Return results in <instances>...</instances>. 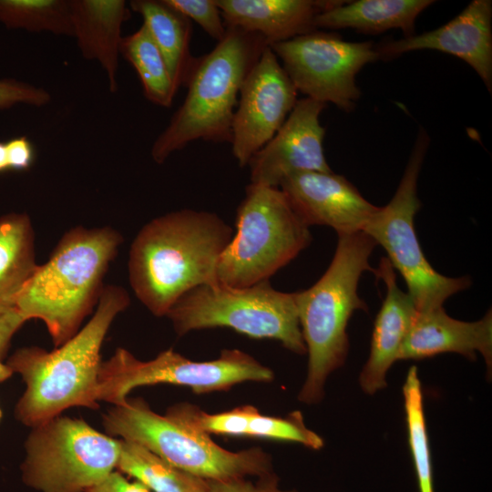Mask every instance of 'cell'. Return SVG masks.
I'll list each match as a JSON object with an SVG mask.
<instances>
[{
	"label": "cell",
	"instance_id": "obj_22",
	"mask_svg": "<svg viewBox=\"0 0 492 492\" xmlns=\"http://www.w3.org/2000/svg\"><path fill=\"white\" fill-rule=\"evenodd\" d=\"M432 0H358L343 1L314 18L315 29L352 28L364 34H380L401 29L404 37L415 35L417 16Z\"/></svg>",
	"mask_w": 492,
	"mask_h": 492
},
{
	"label": "cell",
	"instance_id": "obj_23",
	"mask_svg": "<svg viewBox=\"0 0 492 492\" xmlns=\"http://www.w3.org/2000/svg\"><path fill=\"white\" fill-rule=\"evenodd\" d=\"M128 5L142 17L176 88L185 87L196 61L190 52L191 21L165 0H132Z\"/></svg>",
	"mask_w": 492,
	"mask_h": 492
},
{
	"label": "cell",
	"instance_id": "obj_27",
	"mask_svg": "<svg viewBox=\"0 0 492 492\" xmlns=\"http://www.w3.org/2000/svg\"><path fill=\"white\" fill-rule=\"evenodd\" d=\"M0 23L9 29L73 36L69 0H0Z\"/></svg>",
	"mask_w": 492,
	"mask_h": 492
},
{
	"label": "cell",
	"instance_id": "obj_4",
	"mask_svg": "<svg viewBox=\"0 0 492 492\" xmlns=\"http://www.w3.org/2000/svg\"><path fill=\"white\" fill-rule=\"evenodd\" d=\"M376 242L365 232L338 234L333 258L310 288L295 292L298 318L308 354V368L298 400L319 403L328 376L347 356L346 327L356 310L366 311L357 290L362 273L374 272L369 257Z\"/></svg>",
	"mask_w": 492,
	"mask_h": 492
},
{
	"label": "cell",
	"instance_id": "obj_12",
	"mask_svg": "<svg viewBox=\"0 0 492 492\" xmlns=\"http://www.w3.org/2000/svg\"><path fill=\"white\" fill-rule=\"evenodd\" d=\"M269 46L297 91L346 112L360 98L357 73L380 59L371 41L349 42L337 34L319 30Z\"/></svg>",
	"mask_w": 492,
	"mask_h": 492
},
{
	"label": "cell",
	"instance_id": "obj_1",
	"mask_svg": "<svg viewBox=\"0 0 492 492\" xmlns=\"http://www.w3.org/2000/svg\"><path fill=\"white\" fill-rule=\"evenodd\" d=\"M234 231L216 213L183 209L146 223L128 261L130 286L155 316H166L192 288L217 282L219 260Z\"/></svg>",
	"mask_w": 492,
	"mask_h": 492
},
{
	"label": "cell",
	"instance_id": "obj_15",
	"mask_svg": "<svg viewBox=\"0 0 492 492\" xmlns=\"http://www.w3.org/2000/svg\"><path fill=\"white\" fill-rule=\"evenodd\" d=\"M279 188L307 226H329L337 234L363 231L378 209L349 180L333 171L294 173Z\"/></svg>",
	"mask_w": 492,
	"mask_h": 492
},
{
	"label": "cell",
	"instance_id": "obj_7",
	"mask_svg": "<svg viewBox=\"0 0 492 492\" xmlns=\"http://www.w3.org/2000/svg\"><path fill=\"white\" fill-rule=\"evenodd\" d=\"M110 436L137 443L175 466L205 480L259 477L272 473L270 455L260 447L232 452L210 436L155 413L139 398L113 405L103 415Z\"/></svg>",
	"mask_w": 492,
	"mask_h": 492
},
{
	"label": "cell",
	"instance_id": "obj_17",
	"mask_svg": "<svg viewBox=\"0 0 492 492\" xmlns=\"http://www.w3.org/2000/svg\"><path fill=\"white\" fill-rule=\"evenodd\" d=\"M165 415L209 436L215 434L287 441L313 450L323 446V438L306 426L300 411H293L286 416H272L261 414L253 405H245L210 414L194 405L179 403L170 406Z\"/></svg>",
	"mask_w": 492,
	"mask_h": 492
},
{
	"label": "cell",
	"instance_id": "obj_8",
	"mask_svg": "<svg viewBox=\"0 0 492 492\" xmlns=\"http://www.w3.org/2000/svg\"><path fill=\"white\" fill-rule=\"evenodd\" d=\"M176 333L224 327L254 339L279 341L305 354L295 292L275 290L269 281L244 288L220 282L202 284L184 293L166 314Z\"/></svg>",
	"mask_w": 492,
	"mask_h": 492
},
{
	"label": "cell",
	"instance_id": "obj_10",
	"mask_svg": "<svg viewBox=\"0 0 492 492\" xmlns=\"http://www.w3.org/2000/svg\"><path fill=\"white\" fill-rule=\"evenodd\" d=\"M21 465L22 480L39 492H87L113 472L119 439L84 420L58 415L32 427Z\"/></svg>",
	"mask_w": 492,
	"mask_h": 492
},
{
	"label": "cell",
	"instance_id": "obj_30",
	"mask_svg": "<svg viewBox=\"0 0 492 492\" xmlns=\"http://www.w3.org/2000/svg\"><path fill=\"white\" fill-rule=\"evenodd\" d=\"M50 93L40 87L14 78H0V109L17 104L44 107L51 101Z\"/></svg>",
	"mask_w": 492,
	"mask_h": 492
},
{
	"label": "cell",
	"instance_id": "obj_9",
	"mask_svg": "<svg viewBox=\"0 0 492 492\" xmlns=\"http://www.w3.org/2000/svg\"><path fill=\"white\" fill-rule=\"evenodd\" d=\"M429 143L427 133L421 128L394 197L386 206L378 207L363 230L385 250L420 313L443 307L447 298L471 283L468 277L451 278L435 271L416 236L415 216L421 206L417 180Z\"/></svg>",
	"mask_w": 492,
	"mask_h": 492
},
{
	"label": "cell",
	"instance_id": "obj_11",
	"mask_svg": "<svg viewBox=\"0 0 492 492\" xmlns=\"http://www.w3.org/2000/svg\"><path fill=\"white\" fill-rule=\"evenodd\" d=\"M273 377L272 369L239 349H223L217 359L198 362L172 349L141 361L119 347L100 364L97 399L116 405L123 404L139 386L169 384L190 387L195 394H208L228 391L248 381L267 383Z\"/></svg>",
	"mask_w": 492,
	"mask_h": 492
},
{
	"label": "cell",
	"instance_id": "obj_2",
	"mask_svg": "<svg viewBox=\"0 0 492 492\" xmlns=\"http://www.w3.org/2000/svg\"><path fill=\"white\" fill-rule=\"evenodd\" d=\"M129 303L124 288L104 286L91 319L66 343L50 352L23 347L8 358L7 367L26 384L15 409L19 422L34 427L71 407L99 406L100 349L111 323Z\"/></svg>",
	"mask_w": 492,
	"mask_h": 492
},
{
	"label": "cell",
	"instance_id": "obj_21",
	"mask_svg": "<svg viewBox=\"0 0 492 492\" xmlns=\"http://www.w3.org/2000/svg\"><path fill=\"white\" fill-rule=\"evenodd\" d=\"M73 37L84 58L99 63L109 90H118L117 73L123 24L131 16L124 0H69Z\"/></svg>",
	"mask_w": 492,
	"mask_h": 492
},
{
	"label": "cell",
	"instance_id": "obj_19",
	"mask_svg": "<svg viewBox=\"0 0 492 492\" xmlns=\"http://www.w3.org/2000/svg\"><path fill=\"white\" fill-rule=\"evenodd\" d=\"M374 272L384 281L386 294L374 321L370 354L359 376L361 388L368 395L387 385V372L398 361L400 349L416 313L411 296L399 289L387 258L381 259Z\"/></svg>",
	"mask_w": 492,
	"mask_h": 492
},
{
	"label": "cell",
	"instance_id": "obj_6",
	"mask_svg": "<svg viewBox=\"0 0 492 492\" xmlns=\"http://www.w3.org/2000/svg\"><path fill=\"white\" fill-rule=\"evenodd\" d=\"M235 226L216 270L218 282L229 287L269 281L312 241L309 226L280 188L250 183L237 209Z\"/></svg>",
	"mask_w": 492,
	"mask_h": 492
},
{
	"label": "cell",
	"instance_id": "obj_16",
	"mask_svg": "<svg viewBox=\"0 0 492 492\" xmlns=\"http://www.w3.org/2000/svg\"><path fill=\"white\" fill-rule=\"evenodd\" d=\"M492 2L473 0L446 25L420 35L375 45L380 59L406 52L432 49L453 55L467 63L492 90Z\"/></svg>",
	"mask_w": 492,
	"mask_h": 492
},
{
	"label": "cell",
	"instance_id": "obj_35",
	"mask_svg": "<svg viewBox=\"0 0 492 492\" xmlns=\"http://www.w3.org/2000/svg\"><path fill=\"white\" fill-rule=\"evenodd\" d=\"M9 169L5 143L0 141V172Z\"/></svg>",
	"mask_w": 492,
	"mask_h": 492
},
{
	"label": "cell",
	"instance_id": "obj_33",
	"mask_svg": "<svg viewBox=\"0 0 492 492\" xmlns=\"http://www.w3.org/2000/svg\"><path fill=\"white\" fill-rule=\"evenodd\" d=\"M26 322L15 306L0 308V362L5 357L13 336Z\"/></svg>",
	"mask_w": 492,
	"mask_h": 492
},
{
	"label": "cell",
	"instance_id": "obj_36",
	"mask_svg": "<svg viewBox=\"0 0 492 492\" xmlns=\"http://www.w3.org/2000/svg\"><path fill=\"white\" fill-rule=\"evenodd\" d=\"M12 374L13 373L7 367V365L0 362V382H3L4 380L9 378ZM1 417H2V411L0 410V420H1Z\"/></svg>",
	"mask_w": 492,
	"mask_h": 492
},
{
	"label": "cell",
	"instance_id": "obj_25",
	"mask_svg": "<svg viewBox=\"0 0 492 492\" xmlns=\"http://www.w3.org/2000/svg\"><path fill=\"white\" fill-rule=\"evenodd\" d=\"M116 469L151 492H208L209 482L169 463L146 447L119 439Z\"/></svg>",
	"mask_w": 492,
	"mask_h": 492
},
{
	"label": "cell",
	"instance_id": "obj_32",
	"mask_svg": "<svg viewBox=\"0 0 492 492\" xmlns=\"http://www.w3.org/2000/svg\"><path fill=\"white\" fill-rule=\"evenodd\" d=\"M9 169L25 170L30 168L35 159L32 142L26 136H20L5 143Z\"/></svg>",
	"mask_w": 492,
	"mask_h": 492
},
{
	"label": "cell",
	"instance_id": "obj_34",
	"mask_svg": "<svg viewBox=\"0 0 492 492\" xmlns=\"http://www.w3.org/2000/svg\"><path fill=\"white\" fill-rule=\"evenodd\" d=\"M87 492H151L140 482L128 479L124 474L114 470Z\"/></svg>",
	"mask_w": 492,
	"mask_h": 492
},
{
	"label": "cell",
	"instance_id": "obj_20",
	"mask_svg": "<svg viewBox=\"0 0 492 492\" xmlns=\"http://www.w3.org/2000/svg\"><path fill=\"white\" fill-rule=\"evenodd\" d=\"M343 1L216 0L226 27L262 36L269 46L316 30L314 18Z\"/></svg>",
	"mask_w": 492,
	"mask_h": 492
},
{
	"label": "cell",
	"instance_id": "obj_14",
	"mask_svg": "<svg viewBox=\"0 0 492 492\" xmlns=\"http://www.w3.org/2000/svg\"><path fill=\"white\" fill-rule=\"evenodd\" d=\"M326 104L298 99L288 118L250 159L251 184L279 188L289 176L304 171H333L323 153L324 128L320 115Z\"/></svg>",
	"mask_w": 492,
	"mask_h": 492
},
{
	"label": "cell",
	"instance_id": "obj_18",
	"mask_svg": "<svg viewBox=\"0 0 492 492\" xmlns=\"http://www.w3.org/2000/svg\"><path fill=\"white\" fill-rule=\"evenodd\" d=\"M478 352L487 370L492 364V313L475 322H463L444 308L416 312L398 354V360H419L442 353H457L474 360Z\"/></svg>",
	"mask_w": 492,
	"mask_h": 492
},
{
	"label": "cell",
	"instance_id": "obj_13",
	"mask_svg": "<svg viewBox=\"0 0 492 492\" xmlns=\"http://www.w3.org/2000/svg\"><path fill=\"white\" fill-rule=\"evenodd\" d=\"M297 89L270 46L252 67L240 90L231 127V151L248 165L279 130L297 102Z\"/></svg>",
	"mask_w": 492,
	"mask_h": 492
},
{
	"label": "cell",
	"instance_id": "obj_26",
	"mask_svg": "<svg viewBox=\"0 0 492 492\" xmlns=\"http://www.w3.org/2000/svg\"><path fill=\"white\" fill-rule=\"evenodd\" d=\"M120 55L136 70L145 97L157 106L169 108L178 89L161 52L143 24L132 34L123 36Z\"/></svg>",
	"mask_w": 492,
	"mask_h": 492
},
{
	"label": "cell",
	"instance_id": "obj_31",
	"mask_svg": "<svg viewBox=\"0 0 492 492\" xmlns=\"http://www.w3.org/2000/svg\"><path fill=\"white\" fill-rule=\"evenodd\" d=\"M208 492H296L295 490H282L279 487V478L272 472L256 477L234 478L228 480H208Z\"/></svg>",
	"mask_w": 492,
	"mask_h": 492
},
{
	"label": "cell",
	"instance_id": "obj_29",
	"mask_svg": "<svg viewBox=\"0 0 492 492\" xmlns=\"http://www.w3.org/2000/svg\"><path fill=\"white\" fill-rule=\"evenodd\" d=\"M165 2L190 21L194 20L217 42L224 37L227 27L216 0H165Z\"/></svg>",
	"mask_w": 492,
	"mask_h": 492
},
{
	"label": "cell",
	"instance_id": "obj_24",
	"mask_svg": "<svg viewBox=\"0 0 492 492\" xmlns=\"http://www.w3.org/2000/svg\"><path fill=\"white\" fill-rule=\"evenodd\" d=\"M35 233L29 216L0 217V308L13 307L35 272Z\"/></svg>",
	"mask_w": 492,
	"mask_h": 492
},
{
	"label": "cell",
	"instance_id": "obj_5",
	"mask_svg": "<svg viewBox=\"0 0 492 492\" xmlns=\"http://www.w3.org/2000/svg\"><path fill=\"white\" fill-rule=\"evenodd\" d=\"M267 46L258 34L227 27L211 51L196 57L185 98L151 147L156 163H163L193 140L231 142L241 87Z\"/></svg>",
	"mask_w": 492,
	"mask_h": 492
},
{
	"label": "cell",
	"instance_id": "obj_3",
	"mask_svg": "<svg viewBox=\"0 0 492 492\" xmlns=\"http://www.w3.org/2000/svg\"><path fill=\"white\" fill-rule=\"evenodd\" d=\"M123 238L111 227H75L49 259L37 265L15 307L26 320H41L58 347L79 331L97 303L103 279Z\"/></svg>",
	"mask_w": 492,
	"mask_h": 492
},
{
	"label": "cell",
	"instance_id": "obj_28",
	"mask_svg": "<svg viewBox=\"0 0 492 492\" xmlns=\"http://www.w3.org/2000/svg\"><path fill=\"white\" fill-rule=\"evenodd\" d=\"M408 442L419 492H434L431 456L424 414L422 386L416 366H412L403 386Z\"/></svg>",
	"mask_w": 492,
	"mask_h": 492
}]
</instances>
